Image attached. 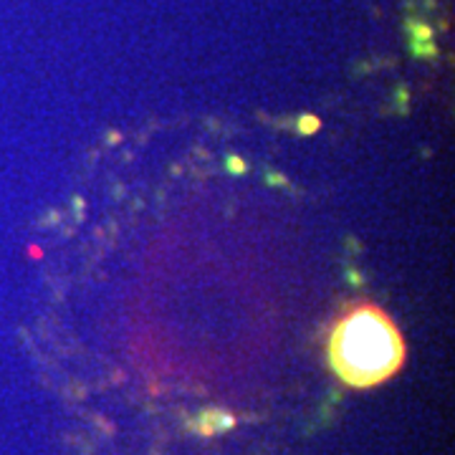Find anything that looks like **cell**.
Segmentation results:
<instances>
[{
    "instance_id": "1",
    "label": "cell",
    "mask_w": 455,
    "mask_h": 455,
    "mask_svg": "<svg viewBox=\"0 0 455 455\" xmlns=\"http://www.w3.org/2000/svg\"><path fill=\"white\" fill-rule=\"evenodd\" d=\"M329 362L352 387H374L389 379L405 362V342L382 309L357 306L332 332Z\"/></svg>"
}]
</instances>
